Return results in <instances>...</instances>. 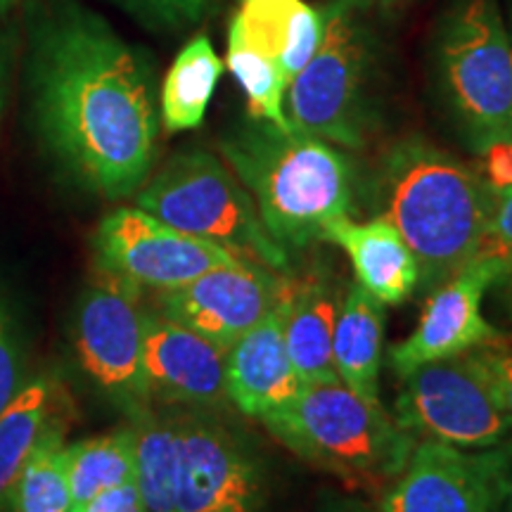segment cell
Returning a JSON list of instances; mask_svg holds the SVG:
<instances>
[{
    "label": "cell",
    "mask_w": 512,
    "mask_h": 512,
    "mask_svg": "<svg viewBox=\"0 0 512 512\" xmlns=\"http://www.w3.org/2000/svg\"><path fill=\"white\" fill-rule=\"evenodd\" d=\"M368 0H325L316 55L285 93V119L297 131L361 150L375 124L380 41Z\"/></svg>",
    "instance_id": "8992f818"
},
{
    "label": "cell",
    "mask_w": 512,
    "mask_h": 512,
    "mask_svg": "<svg viewBox=\"0 0 512 512\" xmlns=\"http://www.w3.org/2000/svg\"><path fill=\"white\" fill-rule=\"evenodd\" d=\"M69 512H147V508L138 482L133 479V482L114 486L110 491H102L91 501L72 505Z\"/></svg>",
    "instance_id": "f546056e"
},
{
    "label": "cell",
    "mask_w": 512,
    "mask_h": 512,
    "mask_svg": "<svg viewBox=\"0 0 512 512\" xmlns=\"http://www.w3.org/2000/svg\"><path fill=\"white\" fill-rule=\"evenodd\" d=\"M143 337L140 292L98 268L76 306V361L88 380L131 420L155 408L143 366Z\"/></svg>",
    "instance_id": "9c48e42d"
},
{
    "label": "cell",
    "mask_w": 512,
    "mask_h": 512,
    "mask_svg": "<svg viewBox=\"0 0 512 512\" xmlns=\"http://www.w3.org/2000/svg\"><path fill=\"white\" fill-rule=\"evenodd\" d=\"M323 240L335 242L347 252L356 275L354 283L382 306L403 304L418 290L420 273L411 247L392 223L380 216L370 221L339 216L325 226Z\"/></svg>",
    "instance_id": "ac0fdd59"
},
{
    "label": "cell",
    "mask_w": 512,
    "mask_h": 512,
    "mask_svg": "<svg viewBox=\"0 0 512 512\" xmlns=\"http://www.w3.org/2000/svg\"><path fill=\"white\" fill-rule=\"evenodd\" d=\"M401 380L396 420L415 439L465 451L512 446V420L479 347L425 363Z\"/></svg>",
    "instance_id": "ba28073f"
},
{
    "label": "cell",
    "mask_w": 512,
    "mask_h": 512,
    "mask_svg": "<svg viewBox=\"0 0 512 512\" xmlns=\"http://www.w3.org/2000/svg\"><path fill=\"white\" fill-rule=\"evenodd\" d=\"M143 366L152 403L228 413L226 349L162 311H145Z\"/></svg>",
    "instance_id": "5bb4252c"
},
{
    "label": "cell",
    "mask_w": 512,
    "mask_h": 512,
    "mask_svg": "<svg viewBox=\"0 0 512 512\" xmlns=\"http://www.w3.org/2000/svg\"><path fill=\"white\" fill-rule=\"evenodd\" d=\"M475 259L491 261L501 268L503 275L512 268V183L496 188L489 228Z\"/></svg>",
    "instance_id": "83f0119b"
},
{
    "label": "cell",
    "mask_w": 512,
    "mask_h": 512,
    "mask_svg": "<svg viewBox=\"0 0 512 512\" xmlns=\"http://www.w3.org/2000/svg\"><path fill=\"white\" fill-rule=\"evenodd\" d=\"M494 287H498V299H501L503 311L508 313V318L512 320V268L503 275L501 280H498Z\"/></svg>",
    "instance_id": "4dcf8cb0"
},
{
    "label": "cell",
    "mask_w": 512,
    "mask_h": 512,
    "mask_svg": "<svg viewBox=\"0 0 512 512\" xmlns=\"http://www.w3.org/2000/svg\"><path fill=\"white\" fill-rule=\"evenodd\" d=\"M290 278L256 261L216 266L178 290L157 294V311L228 349L235 339L278 309Z\"/></svg>",
    "instance_id": "4fadbf2b"
},
{
    "label": "cell",
    "mask_w": 512,
    "mask_h": 512,
    "mask_svg": "<svg viewBox=\"0 0 512 512\" xmlns=\"http://www.w3.org/2000/svg\"><path fill=\"white\" fill-rule=\"evenodd\" d=\"M12 501L15 512H69L72 508L64 427L57 425V420H50L41 441L24 463Z\"/></svg>",
    "instance_id": "d4e9b609"
},
{
    "label": "cell",
    "mask_w": 512,
    "mask_h": 512,
    "mask_svg": "<svg viewBox=\"0 0 512 512\" xmlns=\"http://www.w3.org/2000/svg\"><path fill=\"white\" fill-rule=\"evenodd\" d=\"M17 0H0V10H5V8H10V5H15Z\"/></svg>",
    "instance_id": "d590c367"
},
{
    "label": "cell",
    "mask_w": 512,
    "mask_h": 512,
    "mask_svg": "<svg viewBox=\"0 0 512 512\" xmlns=\"http://www.w3.org/2000/svg\"><path fill=\"white\" fill-rule=\"evenodd\" d=\"M24 384V349L15 313L0 297V411Z\"/></svg>",
    "instance_id": "4316f807"
},
{
    "label": "cell",
    "mask_w": 512,
    "mask_h": 512,
    "mask_svg": "<svg viewBox=\"0 0 512 512\" xmlns=\"http://www.w3.org/2000/svg\"><path fill=\"white\" fill-rule=\"evenodd\" d=\"M503 512H512V458L505 472V486H503Z\"/></svg>",
    "instance_id": "d6a6232c"
},
{
    "label": "cell",
    "mask_w": 512,
    "mask_h": 512,
    "mask_svg": "<svg viewBox=\"0 0 512 512\" xmlns=\"http://www.w3.org/2000/svg\"><path fill=\"white\" fill-rule=\"evenodd\" d=\"M31 79L38 128L62 169L107 200L136 195L162 124L143 50L93 12L67 10L38 38Z\"/></svg>",
    "instance_id": "6da1fadb"
},
{
    "label": "cell",
    "mask_w": 512,
    "mask_h": 512,
    "mask_svg": "<svg viewBox=\"0 0 512 512\" xmlns=\"http://www.w3.org/2000/svg\"><path fill=\"white\" fill-rule=\"evenodd\" d=\"M510 458L512 446L465 451L420 441L382 494L380 512H503Z\"/></svg>",
    "instance_id": "7c38bea8"
},
{
    "label": "cell",
    "mask_w": 512,
    "mask_h": 512,
    "mask_svg": "<svg viewBox=\"0 0 512 512\" xmlns=\"http://www.w3.org/2000/svg\"><path fill=\"white\" fill-rule=\"evenodd\" d=\"M259 422L309 465L382 494L418 444L380 401L363 399L342 380L304 384L297 399Z\"/></svg>",
    "instance_id": "277c9868"
},
{
    "label": "cell",
    "mask_w": 512,
    "mask_h": 512,
    "mask_svg": "<svg viewBox=\"0 0 512 512\" xmlns=\"http://www.w3.org/2000/svg\"><path fill=\"white\" fill-rule=\"evenodd\" d=\"M285 302L226 349L230 403L247 418L261 420L297 399L299 380L285 344Z\"/></svg>",
    "instance_id": "2e32d148"
},
{
    "label": "cell",
    "mask_w": 512,
    "mask_h": 512,
    "mask_svg": "<svg viewBox=\"0 0 512 512\" xmlns=\"http://www.w3.org/2000/svg\"><path fill=\"white\" fill-rule=\"evenodd\" d=\"M136 207L271 271L290 268V254L268 235L240 178L221 157L200 147L176 152L147 178L136 192Z\"/></svg>",
    "instance_id": "52a82bcc"
},
{
    "label": "cell",
    "mask_w": 512,
    "mask_h": 512,
    "mask_svg": "<svg viewBox=\"0 0 512 512\" xmlns=\"http://www.w3.org/2000/svg\"><path fill=\"white\" fill-rule=\"evenodd\" d=\"M100 271L117 275L143 294L178 290L211 268L240 261L214 242L166 226L140 207H119L100 221L93 235Z\"/></svg>",
    "instance_id": "8fae6325"
},
{
    "label": "cell",
    "mask_w": 512,
    "mask_h": 512,
    "mask_svg": "<svg viewBox=\"0 0 512 512\" xmlns=\"http://www.w3.org/2000/svg\"><path fill=\"white\" fill-rule=\"evenodd\" d=\"M370 5H380V8H403V5L415 3V0H368Z\"/></svg>",
    "instance_id": "836d02e7"
},
{
    "label": "cell",
    "mask_w": 512,
    "mask_h": 512,
    "mask_svg": "<svg viewBox=\"0 0 512 512\" xmlns=\"http://www.w3.org/2000/svg\"><path fill=\"white\" fill-rule=\"evenodd\" d=\"M320 512H380V508H370V505L358 501H335L325 505Z\"/></svg>",
    "instance_id": "1f68e13d"
},
{
    "label": "cell",
    "mask_w": 512,
    "mask_h": 512,
    "mask_svg": "<svg viewBox=\"0 0 512 512\" xmlns=\"http://www.w3.org/2000/svg\"><path fill=\"white\" fill-rule=\"evenodd\" d=\"M178 456L171 512H261L266 467L223 413L176 408Z\"/></svg>",
    "instance_id": "30bf717a"
},
{
    "label": "cell",
    "mask_w": 512,
    "mask_h": 512,
    "mask_svg": "<svg viewBox=\"0 0 512 512\" xmlns=\"http://www.w3.org/2000/svg\"><path fill=\"white\" fill-rule=\"evenodd\" d=\"M145 27L159 31H185L214 15L226 0H112Z\"/></svg>",
    "instance_id": "484cf974"
},
{
    "label": "cell",
    "mask_w": 512,
    "mask_h": 512,
    "mask_svg": "<svg viewBox=\"0 0 512 512\" xmlns=\"http://www.w3.org/2000/svg\"><path fill=\"white\" fill-rule=\"evenodd\" d=\"M384 342V306L351 283L339 306L332 366L351 392L368 401H380V366Z\"/></svg>",
    "instance_id": "ffe728a7"
},
{
    "label": "cell",
    "mask_w": 512,
    "mask_h": 512,
    "mask_svg": "<svg viewBox=\"0 0 512 512\" xmlns=\"http://www.w3.org/2000/svg\"><path fill=\"white\" fill-rule=\"evenodd\" d=\"M323 27V10L306 0H240L230 17L228 41L275 64L292 83L316 55Z\"/></svg>",
    "instance_id": "e0dca14e"
},
{
    "label": "cell",
    "mask_w": 512,
    "mask_h": 512,
    "mask_svg": "<svg viewBox=\"0 0 512 512\" xmlns=\"http://www.w3.org/2000/svg\"><path fill=\"white\" fill-rule=\"evenodd\" d=\"M503 5V15H505V24H508V34H510V43H512V0H501Z\"/></svg>",
    "instance_id": "e575fe53"
},
{
    "label": "cell",
    "mask_w": 512,
    "mask_h": 512,
    "mask_svg": "<svg viewBox=\"0 0 512 512\" xmlns=\"http://www.w3.org/2000/svg\"><path fill=\"white\" fill-rule=\"evenodd\" d=\"M221 152L287 254L323 240L330 221L354 211L356 166L328 140L249 117L223 140Z\"/></svg>",
    "instance_id": "3957f363"
},
{
    "label": "cell",
    "mask_w": 512,
    "mask_h": 512,
    "mask_svg": "<svg viewBox=\"0 0 512 512\" xmlns=\"http://www.w3.org/2000/svg\"><path fill=\"white\" fill-rule=\"evenodd\" d=\"M347 287L335 275L318 271L290 280L285 299V344L304 384L339 380L332 366V337Z\"/></svg>",
    "instance_id": "d6986e66"
},
{
    "label": "cell",
    "mask_w": 512,
    "mask_h": 512,
    "mask_svg": "<svg viewBox=\"0 0 512 512\" xmlns=\"http://www.w3.org/2000/svg\"><path fill=\"white\" fill-rule=\"evenodd\" d=\"M67 470L72 505L86 503L136 479V434L133 427L67 446Z\"/></svg>",
    "instance_id": "603a6c76"
},
{
    "label": "cell",
    "mask_w": 512,
    "mask_h": 512,
    "mask_svg": "<svg viewBox=\"0 0 512 512\" xmlns=\"http://www.w3.org/2000/svg\"><path fill=\"white\" fill-rule=\"evenodd\" d=\"M430 67L441 105L475 155L512 143V43L501 0H448L430 34Z\"/></svg>",
    "instance_id": "5b68a950"
},
{
    "label": "cell",
    "mask_w": 512,
    "mask_h": 512,
    "mask_svg": "<svg viewBox=\"0 0 512 512\" xmlns=\"http://www.w3.org/2000/svg\"><path fill=\"white\" fill-rule=\"evenodd\" d=\"M223 74V62L204 34L185 43L164 76L159 91V119L169 133L202 126L204 114Z\"/></svg>",
    "instance_id": "44dd1931"
},
{
    "label": "cell",
    "mask_w": 512,
    "mask_h": 512,
    "mask_svg": "<svg viewBox=\"0 0 512 512\" xmlns=\"http://www.w3.org/2000/svg\"><path fill=\"white\" fill-rule=\"evenodd\" d=\"M494 195L482 171L420 136L389 147L375 174L377 216L411 247L427 292L475 261Z\"/></svg>",
    "instance_id": "7a4b0ae2"
},
{
    "label": "cell",
    "mask_w": 512,
    "mask_h": 512,
    "mask_svg": "<svg viewBox=\"0 0 512 512\" xmlns=\"http://www.w3.org/2000/svg\"><path fill=\"white\" fill-rule=\"evenodd\" d=\"M479 349H482L486 368H489L491 380H494L498 399H501L505 413L512 420V337L498 332L491 342L482 344Z\"/></svg>",
    "instance_id": "f1b7e54d"
},
{
    "label": "cell",
    "mask_w": 512,
    "mask_h": 512,
    "mask_svg": "<svg viewBox=\"0 0 512 512\" xmlns=\"http://www.w3.org/2000/svg\"><path fill=\"white\" fill-rule=\"evenodd\" d=\"M53 420V387L46 377L22 384L0 411V503L12 498L17 477Z\"/></svg>",
    "instance_id": "7402d4cb"
},
{
    "label": "cell",
    "mask_w": 512,
    "mask_h": 512,
    "mask_svg": "<svg viewBox=\"0 0 512 512\" xmlns=\"http://www.w3.org/2000/svg\"><path fill=\"white\" fill-rule=\"evenodd\" d=\"M501 268L475 259L451 280L430 292L415 330L389 351V366L399 377L425 363L451 358L491 342L498 332L484 318V294L501 280Z\"/></svg>",
    "instance_id": "9a60e30c"
},
{
    "label": "cell",
    "mask_w": 512,
    "mask_h": 512,
    "mask_svg": "<svg viewBox=\"0 0 512 512\" xmlns=\"http://www.w3.org/2000/svg\"><path fill=\"white\" fill-rule=\"evenodd\" d=\"M136 434V482L147 512H171L178 456V413L147 411L131 420Z\"/></svg>",
    "instance_id": "cb8c5ba5"
},
{
    "label": "cell",
    "mask_w": 512,
    "mask_h": 512,
    "mask_svg": "<svg viewBox=\"0 0 512 512\" xmlns=\"http://www.w3.org/2000/svg\"><path fill=\"white\" fill-rule=\"evenodd\" d=\"M0 114H3V74H0Z\"/></svg>",
    "instance_id": "8d00e7d4"
}]
</instances>
